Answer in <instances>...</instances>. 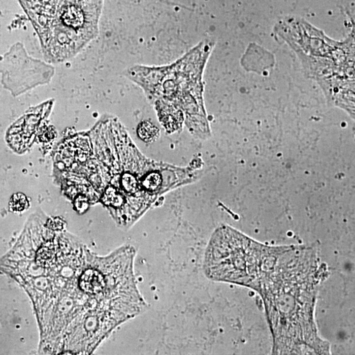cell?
Returning <instances> with one entry per match:
<instances>
[{
	"mask_svg": "<svg viewBox=\"0 0 355 355\" xmlns=\"http://www.w3.org/2000/svg\"><path fill=\"white\" fill-rule=\"evenodd\" d=\"M53 103L51 100L33 107L9 129L7 142L13 151L24 153L32 147L42 126L46 124Z\"/></svg>",
	"mask_w": 355,
	"mask_h": 355,
	"instance_id": "obj_6",
	"label": "cell"
},
{
	"mask_svg": "<svg viewBox=\"0 0 355 355\" xmlns=\"http://www.w3.org/2000/svg\"><path fill=\"white\" fill-rule=\"evenodd\" d=\"M213 47V42L202 41L168 66H136L128 71L127 76L144 90L167 133H180L184 123L198 139L211 136L203 75Z\"/></svg>",
	"mask_w": 355,
	"mask_h": 355,
	"instance_id": "obj_3",
	"label": "cell"
},
{
	"mask_svg": "<svg viewBox=\"0 0 355 355\" xmlns=\"http://www.w3.org/2000/svg\"><path fill=\"white\" fill-rule=\"evenodd\" d=\"M19 1L52 63L75 57L99 35L104 0Z\"/></svg>",
	"mask_w": 355,
	"mask_h": 355,
	"instance_id": "obj_5",
	"label": "cell"
},
{
	"mask_svg": "<svg viewBox=\"0 0 355 355\" xmlns=\"http://www.w3.org/2000/svg\"><path fill=\"white\" fill-rule=\"evenodd\" d=\"M328 274L314 247L284 245L265 259L252 289L264 301L274 354H330L314 319L318 288Z\"/></svg>",
	"mask_w": 355,
	"mask_h": 355,
	"instance_id": "obj_2",
	"label": "cell"
},
{
	"mask_svg": "<svg viewBox=\"0 0 355 355\" xmlns=\"http://www.w3.org/2000/svg\"><path fill=\"white\" fill-rule=\"evenodd\" d=\"M28 202L26 196L21 193L15 194L11 199L10 209L13 211H22L28 206Z\"/></svg>",
	"mask_w": 355,
	"mask_h": 355,
	"instance_id": "obj_8",
	"label": "cell"
},
{
	"mask_svg": "<svg viewBox=\"0 0 355 355\" xmlns=\"http://www.w3.org/2000/svg\"><path fill=\"white\" fill-rule=\"evenodd\" d=\"M203 168L200 157L178 167L146 157L118 118L104 115L69 142L59 175L74 202L102 203L118 225L128 229L165 194L198 180Z\"/></svg>",
	"mask_w": 355,
	"mask_h": 355,
	"instance_id": "obj_1",
	"label": "cell"
},
{
	"mask_svg": "<svg viewBox=\"0 0 355 355\" xmlns=\"http://www.w3.org/2000/svg\"><path fill=\"white\" fill-rule=\"evenodd\" d=\"M282 39L294 50L306 73L320 86L328 106L338 107L354 119V33L335 41L304 19H292Z\"/></svg>",
	"mask_w": 355,
	"mask_h": 355,
	"instance_id": "obj_4",
	"label": "cell"
},
{
	"mask_svg": "<svg viewBox=\"0 0 355 355\" xmlns=\"http://www.w3.org/2000/svg\"><path fill=\"white\" fill-rule=\"evenodd\" d=\"M138 134L140 138L147 141L157 139L159 136L158 129L147 121L143 122L140 124L138 127Z\"/></svg>",
	"mask_w": 355,
	"mask_h": 355,
	"instance_id": "obj_7",
	"label": "cell"
}]
</instances>
